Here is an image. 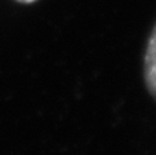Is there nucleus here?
Wrapping results in <instances>:
<instances>
[{
	"mask_svg": "<svg viewBox=\"0 0 156 155\" xmlns=\"http://www.w3.org/2000/svg\"><path fill=\"white\" fill-rule=\"evenodd\" d=\"M144 77L151 95L156 99V26L152 30L144 58Z\"/></svg>",
	"mask_w": 156,
	"mask_h": 155,
	"instance_id": "1",
	"label": "nucleus"
},
{
	"mask_svg": "<svg viewBox=\"0 0 156 155\" xmlns=\"http://www.w3.org/2000/svg\"><path fill=\"white\" fill-rule=\"evenodd\" d=\"M16 2H19V3H34L36 0H16Z\"/></svg>",
	"mask_w": 156,
	"mask_h": 155,
	"instance_id": "2",
	"label": "nucleus"
}]
</instances>
